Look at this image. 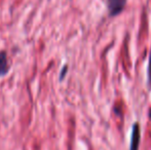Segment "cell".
Masks as SVG:
<instances>
[{"label": "cell", "mask_w": 151, "mask_h": 150, "mask_svg": "<svg viewBox=\"0 0 151 150\" xmlns=\"http://www.w3.org/2000/svg\"><path fill=\"white\" fill-rule=\"evenodd\" d=\"M127 0H107L109 17L114 18L123 11Z\"/></svg>", "instance_id": "cell-1"}, {"label": "cell", "mask_w": 151, "mask_h": 150, "mask_svg": "<svg viewBox=\"0 0 151 150\" xmlns=\"http://www.w3.org/2000/svg\"><path fill=\"white\" fill-rule=\"evenodd\" d=\"M140 143H141V128H140V123L136 121L132 128L129 150H139Z\"/></svg>", "instance_id": "cell-2"}, {"label": "cell", "mask_w": 151, "mask_h": 150, "mask_svg": "<svg viewBox=\"0 0 151 150\" xmlns=\"http://www.w3.org/2000/svg\"><path fill=\"white\" fill-rule=\"evenodd\" d=\"M9 70L7 62V56L5 52H0V76L5 75Z\"/></svg>", "instance_id": "cell-3"}, {"label": "cell", "mask_w": 151, "mask_h": 150, "mask_svg": "<svg viewBox=\"0 0 151 150\" xmlns=\"http://www.w3.org/2000/svg\"><path fill=\"white\" fill-rule=\"evenodd\" d=\"M147 76H148V85L151 88V50L149 55V62H148V69H147Z\"/></svg>", "instance_id": "cell-4"}, {"label": "cell", "mask_w": 151, "mask_h": 150, "mask_svg": "<svg viewBox=\"0 0 151 150\" xmlns=\"http://www.w3.org/2000/svg\"><path fill=\"white\" fill-rule=\"evenodd\" d=\"M67 70H68V67L67 66H64V68H63V70H62V72H61V76H60V79L62 80L64 77H65V75H66V72H67Z\"/></svg>", "instance_id": "cell-5"}, {"label": "cell", "mask_w": 151, "mask_h": 150, "mask_svg": "<svg viewBox=\"0 0 151 150\" xmlns=\"http://www.w3.org/2000/svg\"><path fill=\"white\" fill-rule=\"evenodd\" d=\"M149 118L151 119V110H150V112H149Z\"/></svg>", "instance_id": "cell-6"}]
</instances>
